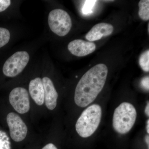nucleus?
Returning a JSON list of instances; mask_svg holds the SVG:
<instances>
[{
  "label": "nucleus",
  "mask_w": 149,
  "mask_h": 149,
  "mask_svg": "<svg viewBox=\"0 0 149 149\" xmlns=\"http://www.w3.org/2000/svg\"><path fill=\"white\" fill-rule=\"evenodd\" d=\"M108 68L104 64H98L88 70L77 84L74 101L78 106L85 107L93 102L104 86Z\"/></svg>",
  "instance_id": "obj_1"
},
{
  "label": "nucleus",
  "mask_w": 149,
  "mask_h": 149,
  "mask_svg": "<svg viewBox=\"0 0 149 149\" xmlns=\"http://www.w3.org/2000/svg\"><path fill=\"white\" fill-rule=\"evenodd\" d=\"M101 107L95 104L90 106L82 112L75 125L79 136L88 138L95 132L101 120Z\"/></svg>",
  "instance_id": "obj_2"
},
{
  "label": "nucleus",
  "mask_w": 149,
  "mask_h": 149,
  "mask_svg": "<svg viewBox=\"0 0 149 149\" xmlns=\"http://www.w3.org/2000/svg\"><path fill=\"white\" fill-rule=\"evenodd\" d=\"M137 111L132 104L123 102L115 110L113 126L117 133L124 134L133 128L137 118Z\"/></svg>",
  "instance_id": "obj_3"
},
{
  "label": "nucleus",
  "mask_w": 149,
  "mask_h": 149,
  "mask_svg": "<svg viewBox=\"0 0 149 149\" xmlns=\"http://www.w3.org/2000/svg\"><path fill=\"white\" fill-rule=\"evenodd\" d=\"M48 22L52 32L60 37L67 35L72 27L71 17L67 12L61 9H55L50 12Z\"/></svg>",
  "instance_id": "obj_4"
},
{
  "label": "nucleus",
  "mask_w": 149,
  "mask_h": 149,
  "mask_svg": "<svg viewBox=\"0 0 149 149\" xmlns=\"http://www.w3.org/2000/svg\"><path fill=\"white\" fill-rule=\"evenodd\" d=\"M30 56L26 51H19L14 54L5 62L3 72L7 77H15L24 69L29 62Z\"/></svg>",
  "instance_id": "obj_5"
},
{
  "label": "nucleus",
  "mask_w": 149,
  "mask_h": 149,
  "mask_svg": "<svg viewBox=\"0 0 149 149\" xmlns=\"http://www.w3.org/2000/svg\"><path fill=\"white\" fill-rule=\"evenodd\" d=\"M7 123L9 128L11 138L15 142H20L26 138L27 127L21 118L16 113L10 112L8 114Z\"/></svg>",
  "instance_id": "obj_6"
},
{
  "label": "nucleus",
  "mask_w": 149,
  "mask_h": 149,
  "mask_svg": "<svg viewBox=\"0 0 149 149\" xmlns=\"http://www.w3.org/2000/svg\"><path fill=\"white\" fill-rule=\"evenodd\" d=\"M9 102L14 109L20 114L28 112L30 109L29 95L25 88H14L10 93Z\"/></svg>",
  "instance_id": "obj_7"
},
{
  "label": "nucleus",
  "mask_w": 149,
  "mask_h": 149,
  "mask_svg": "<svg viewBox=\"0 0 149 149\" xmlns=\"http://www.w3.org/2000/svg\"><path fill=\"white\" fill-rule=\"evenodd\" d=\"M68 49L73 55L82 57L93 52L95 50L96 45L92 42L78 39L70 42L68 46Z\"/></svg>",
  "instance_id": "obj_8"
},
{
  "label": "nucleus",
  "mask_w": 149,
  "mask_h": 149,
  "mask_svg": "<svg viewBox=\"0 0 149 149\" xmlns=\"http://www.w3.org/2000/svg\"><path fill=\"white\" fill-rule=\"evenodd\" d=\"M42 80L45 93V103L48 109L52 110L56 106L58 94L53 83L49 77H45Z\"/></svg>",
  "instance_id": "obj_9"
},
{
  "label": "nucleus",
  "mask_w": 149,
  "mask_h": 149,
  "mask_svg": "<svg viewBox=\"0 0 149 149\" xmlns=\"http://www.w3.org/2000/svg\"><path fill=\"white\" fill-rule=\"evenodd\" d=\"M113 26L108 23H100L92 27L85 36V38L90 42H94L101 39L103 37L111 35L113 31Z\"/></svg>",
  "instance_id": "obj_10"
},
{
  "label": "nucleus",
  "mask_w": 149,
  "mask_h": 149,
  "mask_svg": "<svg viewBox=\"0 0 149 149\" xmlns=\"http://www.w3.org/2000/svg\"><path fill=\"white\" fill-rule=\"evenodd\" d=\"M29 91L35 102L38 105H42L45 102V93L42 80L40 77H36L30 81Z\"/></svg>",
  "instance_id": "obj_11"
},
{
  "label": "nucleus",
  "mask_w": 149,
  "mask_h": 149,
  "mask_svg": "<svg viewBox=\"0 0 149 149\" xmlns=\"http://www.w3.org/2000/svg\"><path fill=\"white\" fill-rule=\"evenodd\" d=\"M139 16L144 21H148L149 19V1L141 0L139 3Z\"/></svg>",
  "instance_id": "obj_12"
},
{
  "label": "nucleus",
  "mask_w": 149,
  "mask_h": 149,
  "mask_svg": "<svg viewBox=\"0 0 149 149\" xmlns=\"http://www.w3.org/2000/svg\"><path fill=\"white\" fill-rule=\"evenodd\" d=\"M139 64L142 69L146 72L149 71V50L144 52L140 56Z\"/></svg>",
  "instance_id": "obj_13"
},
{
  "label": "nucleus",
  "mask_w": 149,
  "mask_h": 149,
  "mask_svg": "<svg viewBox=\"0 0 149 149\" xmlns=\"http://www.w3.org/2000/svg\"><path fill=\"white\" fill-rule=\"evenodd\" d=\"M10 34L8 29L0 27V48L8 43L10 40Z\"/></svg>",
  "instance_id": "obj_14"
},
{
  "label": "nucleus",
  "mask_w": 149,
  "mask_h": 149,
  "mask_svg": "<svg viewBox=\"0 0 149 149\" xmlns=\"http://www.w3.org/2000/svg\"><path fill=\"white\" fill-rule=\"evenodd\" d=\"M10 145L9 139L6 133L0 130V149H10Z\"/></svg>",
  "instance_id": "obj_15"
},
{
  "label": "nucleus",
  "mask_w": 149,
  "mask_h": 149,
  "mask_svg": "<svg viewBox=\"0 0 149 149\" xmlns=\"http://www.w3.org/2000/svg\"><path fill=\"white\" fill-rule=\"evenodd\" d=\"M97 1H94V0L85 1L83 8H82L83 13L86 15L92 13L93 8H94L95 4Z\"/></svg>",
  "instance_id": "obj_16"
},
{
  "label": "nucleus",
  "mask_w": 149,
  "mask_h": 149,
  "mask_svg": "<svg viewBox=\"0 0 149 149\" xmlns=\"http://www.w3.org/2000/svg\"><path fill=\"white\" fill-rule=\"evenodd\" d=\"M10 0H0V12L4 11L10 6Z\"/></svg>",
  "instance_id": "obj_17"
},
{
  "label": "nucleus",
  "mask_w": 149,
  "mask_h": 149,
  "mask_svg": "<svg viewBox=\"0 0 149 149\" xmlns=\"http://www.w3.org/2000/svg\"><path fill=\"white\" fill-rule=\"evenodd\" d=\"M149 76H146L143 77L141 80V85L144 90L149 91Z\"/></svg>",
  "instance_id": "obj_18"
},
{
  "label": "nucleus",
  "mask_w": 149,
  "mask_h": 149,
  "mask_svg": "<svg viewBox=\"0 0 149 149\" xmlns=\"http://www.w3.org/2000/svg\"><path fill=\"white\" fill-rule=\"evenodd\" d=\"M42 149H58L54 144L49 143L47 144Z\"/></svg>",
  "instance_id": "obj_19"
},
{
  "label": "nucleus",
  "mask_w": 149,
  "mask_h": 149,
  "mask_svg": "<svg viewBox=\"0 0 149 149\" xmlns=\"http://www.w3.org/2000/svg\"><path fill=\"white\" fill-rule=\"evenodd\" d=\"M145 113L147 115V116H149V102L147 104L146 107V109H145Z\"/></svg>",
  "instance_id": "obj_20"
},
{
  "label": "nucleus",
  "mask_w": 149,
  "mask_h": 149,
  "mask_svg": "<svg viewBox=\"0 0 149 149\" xmlns=\"http://www.w3.org/2000/svg\"><path fill=\"white\" fill-rule=\"evenodd\" d=\"M149 120H148V121H147V133H148V134H149Z\"/></svg>",
  "instance_id": "obj_21"
},
{
  "label": "nucleus",
  "mask_w": 149,
  "mask_h": 149,
  "mask_svg": "<svg viewBox=\"0 0 149 149\" xmlns=\"http://www.w3.org/2000/svg\"><path fill=\"white\" fill-rule=\"evenodd\" d=\"M146 142L147 144H148V146H149V135H147L146 136Z\"/></svg>",
  "instance_id": "obj_22"
}]
</instances>
